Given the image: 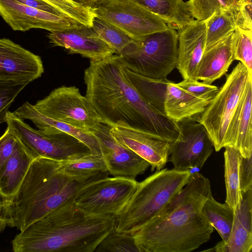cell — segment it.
<instances>
[{"instance_id": "2e32d148", "label": "cell", "mask_w": 252, "mask_h": 252, "mask_svg": "<svg viewBox=\"0 0 252 252\" xmlns=\"http://www.w3.org/2000/svg\"><path fill=\"white\" fill-rule=\"evenodd\" d=\"M50 42L63 47L71 54H78L90 61H98L116 54L103 41L92 27L79 26L63 31L49 33Z\"/></svg>"}, {"instance_id": "ffe728a7", "label": "cell", "mask_w": 252, "mask_h": 252, "mask_svg": "<svg viewBox=\"0 0 252 252\" xmlns=\"http://www.w3.org/2000/svg\"><path fill=\"white\" fill-rule=\"evenodd\" d=\"M252 249V189L243 193L239 212L234 215L227 240L204 252H250Z\"/></svg>"}, {"instance_id": "7402d4cb", "label": "cell", "mask_w": 252, "mask_h": 252, "mask_svg": "<svg viewBox=\"0 0 252 252\" xmlns=\"http://www.w3.org/2000/svg\"><path fill=\"white\" fill-rule=\"evenodd\" d=\"M12 113L22 120L27 119L31 121L38 129H55L69 134L87 145L92 154L101 155L95 135L51 118L39 112L33 105L28 101Z\"/></svg>"}, {"instance_id": "b9f144b4", "label": "cell", "mask_w": 252, "mask_h": 252, "mask_svg": "<svg viewBox=\"0 0 252 252\" xmlns=\"http://www.w3.org/2000/svg\"><path fill=\"white\" fill-rule=\"evenodd\" d=\"M81 5L92 7L100 0H72Z\"/></svg>"}, {"instance_id": "4316f807", "label": "cell", "mask_w": 252, "mask_h": 252, "mask_svg": "<svg viewBox=\"0 0 252 252\" xmlns=\"http://www.w3.org/2000/svg\"><path fill=\"white\" fill-rule=\"evenodd\" d=\"M126 67V66H125ZM126 73L139 94L150 106L165 115L164 101L167 79H154L135 73L125 67Z\"/></svg>"}, {"instance_id": "8992f818", "label": "cell", "mask_w": 252, "mask_h": 252, "mask_svg": "<svg viewBox=\"0 0 252 252\" xmlns=\"http://www.w3.org/2000/svg\"><path fill=\"white\" fill-rule=\"evenodd\" d=\"M178 34L169 28L133 40L118 55L126 68L154 79L166 78L177 66Z\"/></svg>"}, {"instance_id": "cb8c5ba5", "label": "cell", "mask_w": 252, "mask_h": 252, "mask_svg": "<svg viewBox=\"0 0 252 252\" xmlns=\"http://www.w3.org/2000/svg\"><path fill=\"white\" fill-rule=\"evenodd\" d=\"M35 158L18 140L12 154L0 170V194L2 199L15 194Z\"/></svg>"}, {"instance_id": "8d00e7d4", "label": "cell", "mask_w": 252, "mask_h": 252, "mask_svg": "<svg viewBox=\"0 0 252 252\" xmlns=\"http://www.w3.org/2000/svg\"><path fill=\"white\" fill-rule=\"evenodd\" d=\"M238 29L252 31V0H238L235 5Z\"/></svg>"}, {"instance_id": "4dcf8cb0", "label": "cell", "mask_w": 252, "mask_h": 252, "mask_svg": "<svg viewBox=\"0 0 252 252\" xmlns=\"http://www.w3.org/2000/svg\"><path fill=\"white\" fill-rule=\"evenodd\" d=\"M92 28L100 38L117 54L133 40L128 35L110 23L95 17Z\"/></svg>"}, {"instance_id": "d4e9b609", "label": "cell", "mask_w": 252, "mask_h": 252, "mask_svg": "<svg viewBox=\"0 0 252 252\" xmlns=\"http://www.w3.org/2000/svg\"><path fill=\"white\" fill-rule=\"evenodd\" d=\"M162 19L168 26L179 30L193 23L190 6L183 0H131Z\"/></svg>"}, {"instance_id": "e0dca14e", "label": "cell", "mask_w": 252, "mask_h": 252, "mask_svg": "<svg viewBox=\"0 0 252 252\" xmlns=\"http://www.w3.org/2000/svg\"><path fill=\"white\" fill-rule=\"evenodd\" d=\"M109 130L120 143L147 160L152 171L162 169L166 164L172 142L123 126H110Z\"/></svg>"}, {"instance_id": "52a82bcc", "label": "cell", "mask_w": 252, "mask_h": 252, "mask_svg": "<svg viewBox=\"0 0 252 252\" xmlns=\"http://www.w3.org/2000/svg\"><path fill=\"white\" fill-rule=\"evenodd\" d=\"M3 122L35 158L44 157L62 161L91 154L87 146L74 136L55 129H34L9 111L0 118V124Z\"/></svg>"}, {"instance_id": "7a4b0ae2", "label": "cell", "mask_w": 252, "mask_h": 252, "mask_svg": "<svg viewBox=\"0 0 252 252\" xmlns=\"http://www.w3.org/2000/svg\"><path fill=\"white\" fill-rule=\"evenodd\" d=\"M212 193L209 180L195 172L185 188L132 234L139 252H190L210 239L214 228L202 212Z\"/></svg>"}, {"instance_id": "f1b7e54d", "label": "cell", "mask_w": 252, "mask_h": 252, "mask_svg": "<svg viewBox=\"0 0 252 252\" xmlns=\"http://www.w3.org/2000/svg\"><path fill=\"white\" fill-rule=\"evenodd\" d=\"M202 212L205 218L215 229L223 242H226L232 227L234 214L231 208L225 203L216 201L212 193L204 203Z\"/></svg>"}, {"instance_id": "5b68a950", "label": "cell", "mask_w": 252, "mask_h": 252, "mask_svg": "<svg viewBox=\"0 0 252 252\" xmlns=\"http://www.w3.org/2000/svg\"><path fill=\"white\" fill-rule=\"evenodd\" d=\"M191 174V170L162 169L138 182L132 196L116 218V230L132 234L180 193Z\"/></svg>"}, {"instance_id": "ba28073f", "label": "cell", "mask_w": 252, "mask_h": 252, "mask_svg": "<svg viewBox=\"0 0 252 252\" xmlns=\"http://www.w3.org/2000/svg\"><path fill=\"white\" fill-rule=\"evenodd\" d=\"M249 79L252 76L239 62L226 75L224 84L196 119L206 128L216 152L226 146L230 123Z\"/></svg>"}, {"instance_id": "3957f363", "label": "cell", "mask_w": 252, "mask_h": 252, "mask_svg": "<svg viewBox=\"0 0 252 252\" xmlns=\"http://www.w3.org/2000/svg\"><path fill=\"white\" fill-rule=\"evenodd\" d=\"M116 217L89 214L72 199L17 234L14 252H94L115 226Z\"/></svg>"}, {"instance_id": "ab89813d", "label": "cell", "mask_w": 252, "mask_h": 252, "mask_svg": "<svg viewBox=\"0 0 252 252\" xmlns=\"http://www.w3.org/2000/svg\"><path fill=\"white\" fill-rule=\"evenodd\" d=\"M26 6L56 15L64 17L58 10L43 0H15Z\"/></svg>"}, {"instance_id": "4fadbf2b", "label": "cell", "mask_w": 252, "mask_h": 252, "mask_svg": "<svg viewBox=\"0 0 252 252\" xmlns=\"http://www.w3.org/2000/svg\"><path fill=\"white\" fill-rule=\"evenodd\" d=\"M0 15L14 31L42 29L60 32L81 24L63 17L31 7L15 0H0Z\"/></svg>"}, {"instance_id": "f35d334b", "label": "cell", "mask_w": 252, "mask_h": 252, "mask_svg": "<svg viewBox=\"0 0 252 252\" xmlns=\"http://www.w3.org/2000/svg\"><path fill=\"white\" fill-rule=\"evenodd\" d=\"M252 156L242 159L240 169V183L242 192L252 189Z\"/></svg>"}, {"instance_id": "9c48e42d", "label": "cell", "mask_w": 252, "mask_h": 252, "mask_svg": "<svg viewBox=\"0 0 252 252\" xmlns=\"http://www.w3.org/2000/svg\"><path fill=\"white\" fill-rule=\"evenodd\" d=\"M33 105L51 118L94 135L105 124L86 96L75 86L56 88Z\"/></svg>"}, {"instance_id": "7c38bea8", "label": "cell", "mask_w": 252, "mask_h": 252, "mask_svg": "<svg viewBox=\"0 0 252 252\" xmlns=\"http://www.w3.org/2000/svg\"><path fill=\"white\" fill-rule=\"evenodd\" d=\"M180 135L172 142L169 161L175 169H200L215 150L205 127L197 119H185L179 123Z\"/></svg>"}, {"instance_id": "d6a6232c", "label": "cell", "mask_w": 252, "mask_h": 252, "mask_svg": "<svg viewBox=\"0 0 252 252\" xmlns=\"http://www.w3.org/2000/svg\"><path fill=\"white\" fill-rule=\"evenodd\" d=\"M234 60L240 61L252 76V31H235Z\"/></svg>"}, {"instance_id": "836d02e7", "label": "cell", "mask_w": 252, "mask_h": 252, "mask_svg": "<svg viewBox=\"0 0 252 252\" xmlns=\"http://www.w3.org/2000/svg\"><path fill=\"white\" fill-rule=\"evenodd\" d=\"M238 0H189L188 1L193 18L205 21L215 12L233 7Z\"/></svg>"}, {"instance_id": "60d3db41", "label": "cell", "mask_w": 252, "mask_h": 252, "mask_svg": "<svg viewBox=\"0 0 252 252\" xmlns=\"http://www.w3.org/2000/svg\"><path fill=\"white\" fill-rule=\"evenodd\" d=\"M3 202L2 198L0 194V233L4 231L7 226L6 222L2 216Z\"/></svg>"}, {"instance_id": "484cf974", "label": "cell", "mask_w": 252, "mask_h": 252, "mask_svg": "<svg viewBox=\"0 0 252 252\" xmlns=\"http://www.w3.org/2000/svg\"><path fill=\"white\" fill-rule=\"evenodd\" d=\"M243 158L240 152L232 146L225 147L224 179L226 187L225 203L236 215L240 210L243 200L241 189L240 169Z\"/></svg>"}, {"instance_id": "8fae6325", "label": "cell", "mask_w": 252, "mask_h": 252, "mask_svg": "<svg viewBox=\"0 0 252 252\" xmlns=\"http://www.w3.org/2000/svg\"><path fill=\"white\" fill-rule=\"evenodd\" d=\"M138 183L135 179L124 177H105L83 189L75 196L74 201L89 214L116 218L135 192Z\"/></svg>"}, {"instance_id": "83f0119b", "label": "cell", "mask_w": 252, "mask_h": 252, "mask_svg": "<svg viewBox=\"0 0 252 252\" xmlns=\"http://www.w3.org/2000/svg\"><path fill=\"white\" fill-rule=\"evenodd\" d=\"M205 21L206 35L204 50L238 29L235 6L217 11Z\"/></svg>"}, {"instance_id": "d6986e66", "label": "cell", "mask_w": 252, "mask_h": 252, "mask_svg": "<svg viewBox=\"0 0 252 252\" xmlns=\"http://www.w3.org/2000/svg\"><path fill=\"white\" fill-rule=\"evenodd\" d=\"M252 79H249L230 123L226 146L237 149L243 158L252 156Z\"/></svg>"}, {"instance_id": "30bf717a", "label": "cell", "mask_w": 252, "mask_h": 252, "mask_svg": "<svg viewBox=\"0 0 252 252\" xmlns=\"http://www.w3.org/2000/svg\"><path fill=\"white\" fill-rule=\"evenodd\" d=\"M96 17L137 40L169 26L160 17L131 0H100L92 7Z\"/></svg>"}, {"instance_id": "f546056e", "label": "cell", "mask_w": 252, "mask_h": 252, "mask_svg": "<svg viewBox=\"0 0 252 252\" xmlns=\"http://www.w3.org/2000/svg\"><path fill=\"white\" fill-rule=\"evenodd\" d=\"M59 170L66 175L87 176L108 172L101 155L89 154L72 159L59 161Z\"/></svg>"}, {"instance_id": "6da1fadb", "label": "cell", "mask_w": 252, "mask_h": 252, "mask_svg": "<svg viewBox=\"0 0 252 252\" xmlns=\"http://www.w3.org/2000/svg\"><path fill=\"white\" fill-rule=\"evenodd\" d=\"M120 56L90 61L84 71L86 97L105 124L123 126L152 137L173 142L178 123L150 106L130 82Z\"/></svg>"}, {"instance_id": "74e56055", "label": "cell", "mask_w": 252, "mask_h": 252, "mask_svg": "<svg viewBox=\"0 0 252 252\" xmlns=\"http://www.w3.org/2000/svg\"><path fill=\"white\" fill-rule=\"evenodd\" d=\"M17 142V139L7 127L0 137V170L12 154Z\"/></svg>"}, {"instance_id": "e575fe53", "label": "cell", "mask_w": 252, "mask_h": 252, "mask_svg": "<svg viewBox=\"0 0 252 252\" xmlns=\"http://www.w3.org/2000/svg\"><path fill=\"white\" fill-rule=\"evenodd\" d=\"M29 84L0 80V118L4 116L17 95Z\"/></svg>"}, {"instance_id": "603a6c76", "label": "cell", "mask_w": 252, "mask_h": 252, "mask_svg": "<svg viewBox=\"0 0 252 252\" xmlns=\"http://www.w3.org/2000/svg\"><path fill=\"white\" fill-rule=\"evenodd\" d=\"M211 100L197 97L170 81L167 87L165 114L171 120L179 123L201 114Z\"/></svg>"}, {"instance_id": "5bb4252c", "label": "cell", "mask_w": 252, "mask_h": 252, "mask_svg": "<svg viewBox=\"0 0 252 252\" xmlns=\"http://www.w3.org/2000/svg\"><path fill=\"white\" fill-rule=\"evenodd\" d=\"M110 126L103 124L95 134L101 155L109 174L135 179L150 164L135 152L120 143L110 133Z\"/></svg>"}, {"instance_id": "277c9868", "label": "cell", "mask_w": 252, "mask_h": 252, "mask_svg": "<svg viewBox=\"0 0 252 252\" xmlns=\"http://www.w3.org/2000/svg\"><path fill=\"white\" fill-rule=\"evenodd\" d=\"M59 161L44 157L33 159L18 189L2 199L7 226L20 232L75 196L85 187L106 177L102 172L87 176L66 175L58 169Z\"/></svg>"}, {"instance_id": "44dd1931", "label": "cell", "mask_w": 252, "mask_h": 252, "mask_svg": "<svg viewBox=\"0 0 252 252\" xmlns=\"http://www.w3.org/2000/svg\"><path fill=\"white\" fill-rule=\"evenodd\" d=\"M235 31L204 50L199 63L197 80L211 84L227 71L234 60Z\"/></svg>"}, {"instance_id": "9a60e30c", "label": "cell", "mask_w": 252, "mask_h": 252, "mask_svg": "<svg viewBox=\"0 0 252 252\" xmlns=\"http://www.w3.org/2000/svg\"><path fill=\"white\" fill-rule=\"evenodd\" d=\"M44 72L39 56L6 38H0V80L30 82Z\"/></svg>"}, {"instance_id": "d590c367", "label": "cell", "mask_w": 252, "mask_h": 252, "mask_svg": "<svg viewBox=\"0 0 252 252\" xmlns=\"http://www.w3.org/2000/svg\"><path fill=\"white\" fill-rule=\"evenodd\" d=\"M176 84L180 88L197 97L210 100L219 90L217 86L204 82H200L198 80H183Z\"/></svg>"}, {"instance_id": "1f68e13d", "label": "cell", "mask_w": 252, "mask_h": 252, "mask_svg": "<svg viewBox=\"0 0 252 252\" xmlns=\"http://www.w3.org/2000/svg\"><path fill=\"white\" fill-rule=\"evenodd\" d=\"M94 252H139L133 236L118 232L115 227L103 238Z\"/></svg>"}, {"instance_id": "ac0fdd59", "label": "cell", "mask_w": 252, "mask_h": 252, "mask_svg": "<svg viewBox=\"0 0 252 252\" xmlns=\"http://www.w3.org/2000/svg\"><path fill=\"white\" fill-rule=\"evenodd\" d=\"M176 68L184 80H197L196 75L205 45V21H195L178 30Z\"/></svg>"}]
</instances>
